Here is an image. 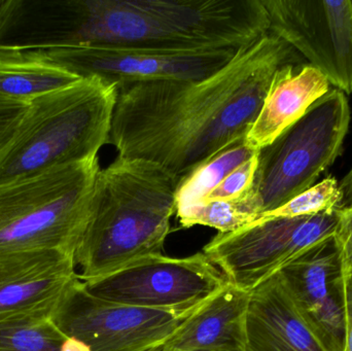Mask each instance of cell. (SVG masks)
<instances>
[{
	"label": "cell",
	"instance_id": "5b68a950",
	"mask_svg": "<svg viewBox=\"0 0 352 351\" xmlns=\"http://www.w3.org/2000/svg\"><path fill=\"white\" fill-rule=\"evenodd\" d=\"M98 157L0 185V253L53 249L74 256Z\"/></svg>",
	"mask_w": 352,
	"mask_h": 351
},
{
	"label": "cell",
	"instance_id": "44dd1931",
	"mask_svg": "<svg viewBox=\"0 0 352 351\" xmlns=\"http://www.w3.org/2000/svg\"><path fill=\"white\" fill-rule=\"evenodd\" d=\"M341 197L339 181L335 177H329L281 207L263 214L260 218H300L339 210Z\"/></svg>",
	"mask_w": 352,
	"mask_h": 351
},
{
	"label": "cell",
	"instance_id": "83f0119b",
	"mask_svg": "<svg viewBox=\"0 0 352 351\" xmlns=\"http://www.w3.org/2000/svg\"><path fill=\"white\" fill-rule=\"evenodd\" d=\"M351 4H352V0H351Z\"/></svg>",
	"mask_w": 352,
	"mask_h": 351
},
{
	"label": "cell",
	"instance_id": "5bb4252c",
	"mask_svg": "<svg viewBox=\"0 0 352 351\" xmlns=\"http://www.w3.org/2000/svg\"><path fill=\"white\" fill-rule=\"evenodd\" d=\"M244 351H326L276 274L250 292Z\"/></svg>",
	"mask_w": 352,
	"mask_h": 351
},
{
	"label": "cell",
	"instance_id": "ac0fdd59",
	"mask_svg": "<svg viewBox=\"0 0 352 351\" xmlns=\"http://www.w3.org/2000/svg\"><path fill=\"white\" fill-rule=\"evenodd\" d=\"M258 152L241 141L226 148L210 160L197 167L180 181L176 193V216L202 201L232 171Z\"/></svg>",
	"mask_w": 352,
	"mask_h": 351
},
{
	"label": "cell",
	"instance_id": "7a4b0ae2",
	"mask_svg": "<svg viewBox=\"0 0 352 351\" xmlns=\"http://www.w3.org/2000/svg\"><path fill=\"white\" fill-rule=\"evenodd\" d=\"M262 0H2L0 49H244L269 33Z\"/></svg>",
	"mask_w": 352,
	"mask_h": 351
},
{
	"label": "cell",
	"instance_id": "cb8c5ba5",
	"mask_svg": "<svg viewBox=\"0 0 352 351\" xmlns=\"http://www.w3.org/2000/svg\"><path fill=\"white\" fill-rule=\"evenodd\" d=\"M339 218L334 239L342 261L345 280L352 278V208L338 210Z\"/></svg>",
	"mask_w": 352,
	"mask_h": 351
},
{
	"label": "cell",
	"instance_id": "2e32d148",
	"mask_svg": "<svg viewBox=\"0 0 352 351\" xmlns=\"http://www.w3.org/2000/svg\"><path fill=\"white\" fill-rule=\"evenodd\" d=\"M250 296L228 284L182 324L165 351H244Z\"/></svg>",
	"mask_w": 352,
	"mask_h": 351
},
{
	"label": "cell",
	"instance_id": "277c9868",
	"mask_svg": "<svg viewBox=\"0 0 352 351\" xmlns=\"http://www.w3.org/2000/svg\"><path fill=\"white\" fill-rule=\"evenodd\" d=\"M118 86L80 78L28 103L0 154V185L97 158L109 144Z\"/></svg>",
	"mask_w": 352,
	"mask_h": 351
},
{
	"label": "cell",
	"instance_id": "e0dca14e",
	"mask_svg": "<svg viewBox=\"0 0 352 351\" xmlns=\"http://www.w3.org/2000/svg\"><path fill=\"white\" fill-rule=\"evenodd\" d=\"M78 76L50 62L38 51L0 49V96L29 103L70 86Z\"/></svg>",
	"mask_w": 352,
	"mask_h": 351
},
{
	"label": "cell",
	"instance_id": "4316f807",
	"mask_svg": "<svg viewBox=\"0 0 352 351\" xmlns=\"http://www.w3.org/2000/svg\"><path fill=\"white\" fill-rule=\"evenodd\" d=\"M2 0H0V5H1Z\"/></svg>",
	"mask_w": 352,
	"mask_h": 351
},
{
	"label": "cell",
	"instance_id": "6da1fadb",
	"mask_svg": "<svg viewBox=\"0 0 352 351\" xmlns=\"http://www.w3.org/2000/svg\"><path fill=\"white\" fill-rule=\"evenodd\" d=\"M302 64V55L269 32L203 80L119 86L109 144L119 157L156 163L182 181L244 141L275 74Z\"/></svg>",
	"mask_w": 352,
	"mask_h": 351
},
{
	"label": "cell",
	"instance_id": "d4e9b609",
	"mask_svg": "<svg viewBox=\"0 0 352 351\" xmlns=\"http://www.w3.org/2000/svg\"><path fill=\"white\" fill-rule=\"evenodd\" d=\"M345 346L344 351H352V278L346 280L345 286Z\"/></svg>",
	"mask_w": 352,
	"mask_h": 351
},
{
	"label": "cell",
	"instance_id": "52a82bcc",
	"mask_svg": "<svg viewBox=\"0 0 352 351\" xmlns=\"http://www.w3.org/2000/svg\"><path fill=\"white\" fill-rule=\"evenodd\" d=\"M338 218V210L300 218H260L233 232L217 233L203 253L229 284L252 292L304 251L334 236Z\"/></svg>",
	"mask_w": 352,
	"mask_h": 351
},
{
	"label": "cell",
	"instance_id": "8fae6325",
	"mask_svg": "<svg viewBox=\"0 0 352 351\" xmlns=\"http://www.w3.org/2000/svg\"><path fill=\"white\" fill-rule=\"evenodd\" d=\"M241 49L67 47L43 52L50 62L78 78H98L119 87L156 80H203L228 65Z\"/></svg>",
	"mask_w": 352,
	"mask_h": 351
},
{
	"label": "cell",
	"instance_id": "8992f818",
	"mask_svg": "<svg viewBox=\"0 0 352 351\" xmlns=\"http://www.w3.org/2000/svg\"><path fill=\"white\" fill-rule=\"evenodd\" d=\"M349 122L346 96L331 89L299 121L258 150V166L248 193L258 218L314 187L340 155Z\"/></svg>",
	"mask_w": 352,
	"mask_h": 351
},
{
	"label": "cell",
	"instance_id": "3957f363",
	"mask_svg": "<svg viewBox=\"0 0 352 351\" xmlns=\"http://www.w3.org/2000/svg\"><path fill=\"white\" fill-rule=\"evenodd\" d=\"M180 179L156 163L118 156L95 177L74 262L82 282L162 255Z\"/></svg>",
	"mask_w": 352,
	"mask_h": 351
},
{
	"label": "cell",
	"instance_id": "7c38bea8",
	"mask_svg": "<svg viewBox=\"0 0 352 351\" xmlns=\"http://www.w3.org/2000/svg\"><path fill=\"white\" fill-rule=\"evenodd\" d=\"M279 275L324 350L344 351L346 280L334 236L304 251Z\"/></svg>",
	"mask_w": 352,
	"mask_h": 351
},
{
	"label": "cell",
	"instance_id": "9c48e42d",
	"mask_svg": "<svg viewBox=\"0 0 352 351\" xmlns=\"http://www.w3.org/2000/svg\"><path fill=\"white\" fill-rule=\"evenodd\" d=\"M228 284L223 272L203 253L186 258L154 256L82 282L87 292L96 298L170 311L196 310Z\"/></svg>",
	"mask_w": 352,
	"mask_h": 351
},
{
	"label": "cell",
	"instance_id": "484cf974",
	"mask_svg": "<svg viewBox=\"0 0 352 351\" xmlns=\"http://www.w3.org/2000/svg\"><path fill=\"white\" fill-rule=\"evenodd\" d=\"M341 191V202L339 210H349L352 208V168L347 173L346 177L339 183Z\"/></svg>",
	"mask_w": 352,
	"mask_h": 351
},
{
	"label": "cell",
	"instance_id": "9a60e30c",
	"mask_svg": "<svg viewBox=\"0 0 352 351\" xmlns=\"http://www.w3.org/2000/svg\"><path fill=\"white\" fill-rule=\"evenodd\" d=\"M328 78L310 64L287 65L277 71L258 117L245 136L246 146L258 150L272 144L327 94Z\"/></svg>",
	"mask_w": 352,
	"mask_h": 351
},
{
	"label": "cell",
	"instance_id": "30bf717a",
	"mask_svg": "<svg viewBox=\"0 0 352 351\" xmlns=\"http://www.w3.org/2000/svg\"><path fill=\"white\" fill-rule=\"evenodd\" d=\"M269 32L294 47L331 84L352 93L351 0H262Z\"/></svg>",
	"mask_w": 352,
	"mask_h": 351
},
{
	"label": "cell",
	"instance_id": "7402d4cb",
	"mask_svg": "<svg viewBox=\"0 0 352 351\" xmlns=\"http://www.w3.org/2000/svg\"><path fill=\"white\" fill-rule=\"evenodd\" d=\"M256 166H258V152L245 162L242 163L235 170L232 171L215 189L209 192L199 204L219 201V200L235 199L243 195L252 185Z\"/></svg>",
	"mask_w": 352,
	"mask_h": 351
},
{
	"label": "cell",
	"instance_id": "d6986e66",
	"mask_svg": "<svg viewBox=\"0 0 352 351\" xmlns=\"http://www.w3.org/2000/svg\"><path fill=\"white\" fill-rule=\"evenodd\" d=\"M177 218L184 229L205 226L219 233H229L256 222L258 214L246 192L235 199L198 204Z\"/></svg>",
	"mask_w": 352,
	"mask_h": 351
},
{
	"label": "cell",
	"instance_id": "ba28073f",
	"mask_svg": "<svg viewBox=\"0 0 352 351\" xmlns=\"http://www.w3.org/2000/svg\"><path fill=\"white\" fill-rule=\"evenodd\" d=\"M198 309L157 310L109 302L89 294L78 275L56 306L52 321L64 335L90 351H165Z\"/></svg>",
	"mask_w": 352,
	"mask_h": 351
},
{
	"label": "cell",
	"instance_id": "603a6c76",
	"mask_svg": "<svg viewBox=\"0 0 352 351\" xmlns=\"http://www.w3.org/2000/svg\"><path fill=\"white\" fill-rule=\"evenodd\" d=\"M28 103L0 96V154L12 141Z\"/></svg>",
	"mask_w": 352,
	"mask_h": 351
},
{
	"label": "cell",
	"instance_id": "ffe728a7",
	"mask_svg": "<svg viewBox=\"0 0 352 351\" xmlns=\"http://www.w3.org/2000/svg\"><path fill=\"white\" fill-rule=\"evenodd\" d=\"M67 338L52 317L0 321V351H62Z\"/></svg>",
	"mask_w": 352,
	"mask_h": 351
},
{
	"label": "cell",
	"instance_id": "4fadbf2b",
	"mask_svg": "<svg viewBox=\"0 0 352 351\" xmlns=\"http://www.w3.org/2000/svg\"><path fill=\"white\" fill-rule=\"evenodd\" d=\"M78 278L74 256L53 249L0 253V321L52 317Z\"/></svg>",
	"mask_w": 352,
	"mask_h": 351
}]
</instances>
